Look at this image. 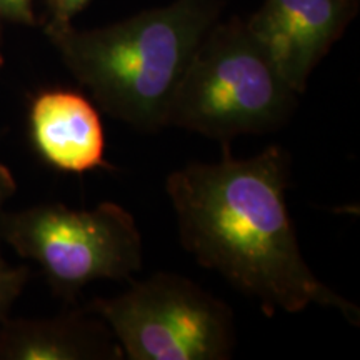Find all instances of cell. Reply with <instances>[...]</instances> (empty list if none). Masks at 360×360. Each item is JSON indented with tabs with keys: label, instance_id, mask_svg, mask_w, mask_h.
I'll use <instances>...</instances> for the list:
<instances>
[{
	"label": "cell",
	"instance_id": "9c48e42d",
	"mask_svg": "<svg viewBox=\"0 0 360 360\" xmlns=\"http://www.w3.org/2000/svg\"><path fill=\"white\" fill-rule=\"evenodd\" d=\"M27 281H29V269L25 265L8 267L4 260H0V322L7 319L8 310L22 294Z\"/></svg>",
	"mask_w": 360,
	"mask_h": 360
},
{
	"label": "cell",
	"instance_id": "3957f363",
	"mask_svg": "<svg viewBox=\"0 0 360 360\" xmlns=\"http://www.w3.org/2000/svg\"><path fill=\"white\" fill-rule=\"evenodd\" d=\"M297 94L281 77L240 17L207 30L170 98L165 127L231 143L277 129Z\"/></svg>",
	"mask_w": 360,
	"mask_h": 360
},
{
	"label": "cell",
	"instance_id": "8fae6325",
	"mask_svg": "<svg viewBox=\"0 0 360 360\" xmlns=\"http://www.w3.org/2000/svg\"><path fill=\"white\" fill-rule=\"evenodd\" d=\"M90 0H49L52 8V24H69L74 15L89 6Z\"/></svg>",
	"mask_w": 360,
	"mask_h": 360
},
{
	"label": "cell",
	"instance_id": "7c38bea8",
	"mask_svg": "<svg viewBox=\"0 0 360 360\" xmlns=\"http://www.w3.org/2000/svg\"><path fill=\"white\" fill-rule=\"evenodd\" d=\"M15 191H17V184L11 172V169H8L7 165L0 164V210H2L4 204L11 199L13 193H15ZM0 260H2V255H0Z\"/></svg>",
	"mask_w": 360,
	"mask_h": 360
},
{
	"label": "cell",
	"instance_id": "7a4b0ae2",
	"mask_svg": "<svg viewBox=\"0 0 360 360\" xmlns=\"http://www.w3.org/2000/svg\"><path fill=\"white\" fill-rule=\"evenodd\" d=\"M222 8L220 0H175L97 29L49 22L45 32L97 107L155 132L165 127L174 90Z\"/></svg>",
	"mask_w": 360,
	"mask_h": 360
},
{
	"label": "cell",
	"instance_id": "52a82bcc",
	"mask_svg": "<svg viewBox=\"0 0 360 360\" xmlns=\"http://www.w3.org/2000/svg\"><path fill=\"white\" fill-rule=\"evenodd\" d=\"M29 124L35 150L53 169L70 174L110 169L102 119L82 94L65 89L37 94L30 103Z\"/></svg>",
	"mask_w": 360,
	"mask_h": 360
},
{
	"label": "cell",
	"instance_id": "8992f818",
	"mask_svg": "<svg viewBox=\"0 0 360 360\" xmlns=\"http://www.w3.org/2000/svg\"><path fill=\"white\" fill-rule=\"evenodd\" d=\"M355 11L357 0H265L245 24L285 84L302 94Z\"/></svg>",
	"mask_w": 360,
	"mask_h": 360
},
{
	"label": "cell",
	"instance_id": "5bb4252c",
	"mask_svg": "<svg viewBox=\"0 0 360 360\" xmlns=\"http://www.w3.org/2000/svg\"><path fill=\"white\" fill-rule=\"evenodd\" d=\"M32 2H34V0H32Z\"/></svg>",
	"mask_w": 360,
	"mask_h": 360
},
{
	"label": "cell",
	"instance_id": "30bf717a",
	"mask_svg": "<svg viewBox=\"0 0 360 360\" xmlns=\"http://www.w3.org/2000/svg\"><path fill=\"white\" fill-rule=\"evenodd\" d=\"M32 0H0V19L17 24H34Z\"/></svg>",
	"mask_w": 360,
	"mask_h": 360
},
{
	"label": "cell",
	"instance_id": "ba28073f",
	"mask_svg": "<svg viewBox=\"0 0 360 360\" xmlns=\"http://www.w3.org/2000/svg\"><path fill=\"white\" fill-rule=\"evenodd\" d=\"M109 326L87 307L47 319H4L0 360H120Z\"/></svg>",
	"mask_w": 360,
	"mask_h": 360
},
{
	"label": "cell",
	"instance_id": "5b68a950",
	"mask_svg": "<svg viewBox=\"0 0 360 360\" xmlns=\"http://www.w3.org/2000/svg\"><path fill=\"white\" fill-rule=\"evenodd\" d=\"M85 307L109 326L129 360H227L236 347L232 309L172 272H157Z\"/></svg>",
	"mask_w": 360,
	"mask_h": 360
},
{
	"label": "cell",
	"instance_id": "6da1fadb",
	"mask_svg": "<svg viewBox=\"0 0 360 360\" xmlns=\"http://www.w3.org/2000/svg\"><path fill=\"white\" fill-rule=\"evenodd\" d=\"M222 147V160L192 162L165 180L184 249L252 297L267 317L319 305L359 323L357 305L319 281L300 252L285 202L289 152L269 146L236 159L231 143Z\"/></svg>",
	"mask_w": 360,
	"mask_h": 360
},
{
	"label": "cell",
	"instance_id": "4fadbf2b",
	"mask_svg": "<svg viewBox=\"0 0 360 360\" xmlns=\"http://www.w3.org/2000/svg\"><path fill=\"white\" fill-rule=\"evenodd\" d=\"M2 62H4V60H2V56H0V65H2Z\"/></svg>",
	"mask_w": 360,
	"mask_h": 360
},
{
	"label": "cell",
	"instance_id": "277c9868",
	"mask_svg": "<svg viewBox=\"0 0 360 360\" xmlns=\"http://www.w3.org/2000/svg\"><path fill=\"white\" fill-rule=\"evenodd\" d=\"M0 236L42 269L58 297L74 300L96 281H125L142 270L143 244L134 215L117 202L94 209L64 204L0 215Z\"/></svg>",
	"mask_w": 360,
	"mask_h": 360
}]
</instances>
